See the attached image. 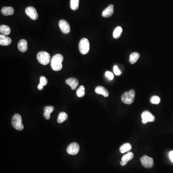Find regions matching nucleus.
<instances>
[{"label":"nucleus","instance_id":"18","mask_svg":"<svg viewBox=\"0 0 173 173\" xmlns=\"http://www.w3.org/2000/svg\"><path fill=\"white\" fill-rule=\"evenodd\" d=\"M0 33L4 35H8L11 33V29L6 25H1L0 26Z\"/></svg>","mask_w":173,"mask_h":173},{"label":"nucleus","instance_id":"4","mask_svg":"<svg viewBox=\"0 0 173 173\" xmlns=\"http://www.w3.org/2000/svg\"><path fill=\"white\" fill-rule=\"evenodd\" d=\"M37 58L40 64L46 65L50 63L51 56L49 53L46 52H40L37 54Z\"/></svg>","mask_w":173,"mask_h":173},{"label":"nucleus","instance_id":"10","mask_svg":"<svg viewBox=\"0 0 173 173\" xmlns=\"http://www.w3.org/2000/svg\"><path fill=\"white\" fill-rule=\"evenodd\" d=\"M59 26L61 31L64 34L69 33L70 31V27L69 23L65 20H60Z\"/></svg>","mask_w":173,"mask_h":173},{"label":"nucleus","instance_id":"14","mask_svg":"<svg viewBox=\"0 0 173 173\" xmlns=\"http://www.w3.org/2000/svg\"><path fill=\"white\" fill-rule=\"evenodd\" d=\"M17 46L20 52H26L27 50V40L24 39L19 40Z\"/></svg>","mask_w":173,"mask_h":173},{"label":"nucleus","instance_id":"24","mask_svg":"<svg viewBox=\"0 0 173 173\" xmlns=\"http://www.w3.org/2000/svg\"><path fill=\"white\" fill-rule=\"evenodd\" d=\"M133 157H134L133 153L131 152H129V153L125 154L122 157V161L127 162L128 161L133 159Z\"/></svg>","mask_w":173,"mask_h":173},{"label":"nucleus","instance_id":"26","mask_svg":"<svg viewBox=\"0 0 173 173\" xmlns=\"http://www.w3.org/2000/svg\"><path fill=\"white\" fill-rule=\"evenodd\" d=\"M160 98L157 96H152L150 99V102L152 104H158L160 102Z\"/></svg>","mask_w":173,"mask_h":173},{"label":"nucleus","instance_id":"22","mask_svg":"<svg viewBox=\"0 0 173 173\" xmlns=\"http://www.w3.org/2000/svg\"><path fill=\"white\" fill-rule=\"evenodd\" d=\"M123 32V29L121 27H117L114 30L113 32V37L115 39H118L120 38Z\"/></svg>","mask_w":173,"mask_h":173},{"label":"nucleus","instance_id":"25","mask_svg":"<svg viewBox=\"0 0 173 173\" xmlns=\"http://www.w3.org/2000/svg\"><path fill=\"white\" fill-rule=\"evenodd\" d=\"M77 95L78 96V97L82 98L84 97L85 94V91L84 86H80V88L77 89Z\"/></svg>","mask_w":173,"mask_h":173},{"label":"nucleus","instance_id":"1","mask_svg":"<svg viewBox=\"0 0 173 173\" xmlns=\"http://www.w3.org/2000/svg\"><path fill=\"white\" fill-rule=\"evenodd\" d=\"M64 57L61 54H56L53 56L51 61V66L52 70L55 71H59L61 70L63 68Z\"/></svg>","mask_w":173,"mask_h":173},{"label":"nucleus","instance_id":"7","mask_svg":"<svg viewBox=\"0 0 173 173\" xmlns=\"http://www.w3.org/2000/svg\"><path fill=\"white\" fill-rule=\"evenodd\" d=\"M142 122L143 124H146L147 122H154L155 117L148 111H145L141 114Z\"/></svg>","mask_w":173,"mask_h":173},{"label":"nucleus","instance_id":"3","mask_svg":"<svg viewBox=\"0 0 173 173\" xmlns=\"http://www.w3.org/2000/svg\"><path fill=\"white\" fill-rule=\"evenodd\" d=\"M12 124L13 127L17 131H22L24 129V125L22 124L21 116L19 114H15L13 116Z\"/></svg>","mask_w":173,"mask_h":173},{"label":"nucleus","instance_id":"19","mask_svg":"<svg viewBox=\"0 0 173 173\" xmlns=\"http://www.w3.org/2000/svg\"><path fill=\"white\" fill-rule=\"evenodd\" d=\"M140 57V55L138 52H133L129 56V62L131 64H134L138 60Z\"/></svg>","mask_w":173,"mask_h":173},{"label":"nucleus","instance_id":"13","mask_svg":"<svg viewBox=\"0 0 173 173\" xmlns=\"http://www.w3.org/2000/svg\"><path fill=\"white\" fill-rule=\"evenodd\" d=\"M12 42V39L9 37L4 35H0V45L2 46H8Z\"/></svg>","mask_w":173,"mask_h":173},{"label":"nucleus","instance_id":"20","mask_svg":"<svg viewBox=\"0 0 173 173\" xmlns=\"http://www.w3.org/2000/svg\"><path fill=\"white\" fill-rule=\"evenodd\" d=\"M132 149L131 145L129 143H126L122 145L120 148V152L121 153H125L126 152L131 150Z\"/></svg>","mask_w":173,"mask_h":173},{"label":"nucleus","instance_id":"2","mask_svg":"<svg viewBox=\"0 0 173 173\" xmlns=\"http://www.w3.org/2000/svg\"><path fill=\"white\" fill-rule=\"evenodd\" d=\"M135 96V92L133 90H131L129 91L124 93L121 96V100L124 103L131 104L134 102Z\"/></svg>","mask_w":173,"mask_h":173},{"label":"nucleus","instance_id":"6","mask_svg":"<svg viewBox=\"0 0 173 173\" xmlns=\"http://www.w3.org/2000/svg\"><path fill=\"white\" fill-rule=\"evenodd\" d=\"M140 162L143 167L147 168H150L153 166V160L152 158L147 156H144L140 158Z\"/></svg>","mask_w":173,"mask_h":173},{"label":"nucleus","instance_id":"5","mask_svg":"<svg viewBox=\"0 0 173 173\" xmlns=\"http://www.w3.org/2000/svg\"><path fill=\"white\" fill-rule=\"evenodd\" d=\"M80 52L82 55H86L89 52L90 49V45L89 40L86 38H83L81 39L78 45Z\"/></svg>","mask_w":173,"mask_h":173},{"label":"nucleus","instance_id":"16","mask_svg":"<svg viewBox=\"0 0 173 173\" xmlns=\"http://www.w3.org/2000/svg\"><path fill=\"white\" fill-rule=\"evenodd\" d=\"M54 109H55L54 107L52 106H48L45 107L44 108V112L43 115L47 120H49L50 118L51 114L53 111Z\"/></svg>","mask_w":173,"mask_h":173},{"label":"nucleus","instance_id":"21","mask_svg":"<svg viewBox=\"0 0 173 173\" xmlns=\"http://www.w3.org/2000/svg\"><path fill=\"white\" fill-rule=\"evenodd\" d=\"M68 118V114L65 112H61L59 115H58V118H57V122L58 123H62L67 120Z\"/></svg>","mask_w":173,"mask_h":173},{"label":"nucleus","instance_id":"8","mask_svg":"<svg viewBox=\"0 0 173 173\" xmlns=\"http://www.w3.org/2000/svg\"><path fill=\"white\" fill-rule=\"evenodd\" d=\"M80 145L77 143L73 142L67 148V153L70 155L74 156L78 153L80 151Z\"/></svg>","mask_w":173,"mask_h":173},{"label":"nucleus","instance_id":"23","mask_svg":"<svg viewBox=\"0 0 173 173\" xmlns=\"http://www.w3.org/2000/svg\"><path fill=\"white\" fill-rule=\"evenodd\" d=\"M80 0H70V8L73 11H76L79 6Z\"/></svg>","mask_w":173,"mask_h":173},{"label":"nucleus","instance_id":"15","mask_svg":"<svg viewBox=\"0 0 173 173\" xmlns=\"http://www.w3.org/2000/svg\"><path fill=\"white\" fill-rule=\"evenodd\" d=\"M95 91L96 93L103 95L105 97H107L109 96L108 90L102 86H97L95 89Z\"/></svg>","mask_w":173,"mask_h":173},{"label":"nucleus","instance_id":"11","mask_svg":"<svg viewBox=\"0 0 173 173\" xmlns=\"http://www.w3.org/2000/svg\"><path fill=\"white\" fill-rule=\"evenodd\" d=\"M65 83L71 87L72 90H75L79 84V82L77 79L74 77H70L65 80Z\"/></svg>","mask_w":173,"mask_h":173},{"label":"nucleus","instance_id":"9","mask_svg":"<svg viewBox=\"0 0 173 173\" xmlns=\"http://www.w3.org/2000/svg\"><path fill=\"white\" fill-rule=\"evenodd\" d=\"M25 12L31 19L33 20H37L38 18V14L37 13V10L33 6H29L26 10Z\"/></svg>","mask_w":173,"mask_h":173},{"label":"nucleus","instance_id":"32","mask_svg":"<svg viewBox=\"0 0 173 173\" xmlns=\"http://www.w3.org/2000/svg\"><path fill=\"white\" fill-rule=\"evenodd\" d=\"M127 162L123 161H122L121 162H120V164H121L122 166H124L125 165H127Z\"/></svg>","mask_w":173,"mask_h":173},{"label":"nucleus","instance_id":"30","mask_svg":"<svg viewBox=\"0 0 173 173\" xmlns=\"http://www.w3.org/2000/svg\"><path fill=\"white\" fill-rule=\"evenodd\" d=\"M169 156L170 159L171 160L172 162H173V151H171L169 153Z\"/></svg>","mask_w":173,"mask_h":173},{"label":"nucleus","instance_id":"17","mask_svg":"<svg viewBox=\"0 0 173 173\" xmlns=\"http://www.w3.org/2000/svg\"><path fill=\"white\" fill-rule=\"evenodd\" d=\"M1 13L4 16H11L14 13V9L12 7H4L2 9Z\"/></svg>","mask_w":173,"mask_h":173},{"label":"nucleus","instance_id":"31","mask_svg":"<svg viewBox=\"0 0 173 173\" xmlns=\"http://www.w3.org/2000/svg\"><path fill=\"white\" fill-rule=\"evenodd\" d=\"M43 86H43L41 84H40V83H39V85H38V89H39V90H43Z\"/></svg>","mask_w":173,"mask_h":173},{"label":"nucleus","instance_id":"27","mask_svg":"<svg viewBox=\"0 0 173 173\" xmlns=\"http://www.w3.org/2000/svg\"><path fill=\"white\" fill-rule=\"evenodd\" d=\"M39 82H40V84L42 85L43 86H45L48 83V80L44 76H42L40 78V80H39Z\"/></svg>","mask_w":173,"mask_h":173},{"label":"nucleus","instance_id":"28","mask_svg":"<svg viewBox=\"0 0 173 173\" xmlns=\"http://www.w3.org/2000/svg\"><path fill=\"white\" fill-rule=\"evenodd\" d=\"M105 76L109 80H113L114 79V75L112 73L109 71H106L105 72Z\"/></svg>","mask_w":173,"mask_h":173},{"label":"nucleus","instance_id":"29","mask_svg":"<svg viewBox=\"0 0 173 173\" xmlns=\"http://www.w3.org/2000/svg\"><path fill=\"white\" fill-rule=\"evenodd\" d=\"M114 72L115 74V75H117V76L120 75L121 73V71L118 69V66H116V65H115V66L114 67Z\"/></svg>","mask_w":173,"mask_h":173},{"label":"nucleus","instance_id":"12","mask_svg":"<svg viewBox=\"0 0 173 173\" xmlns=\"http://www.w3.org/2000/svg\"><path fill=\"white\" fill-rule=\"evenodd\" d=\"M114 5H109L108 7H107L102 12V17L106 18L111 17L114 14Z\"/></svg>","mask_w":173,"mask_h":173}]
</instances>
